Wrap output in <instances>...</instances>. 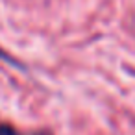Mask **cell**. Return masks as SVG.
<instances>
[{
    "label": "cell",
    "mask_w": 135,
    "mask_h": 135,
    "mask_svg": "<svg viewBox=\"0 0 135 135\" xmlns=\"http://www.w3.org/2000/svg\"><path fill=\"white\" fill-rule=\"evenodd\" d=\"M0 59H2V61H6V63H9V65H13V67H21L22 69V63L17 59V57H13L11 54H8L2 46H0Z\"/></svg>",
    "instance_id": "7a4b0ae2"
},
{
    "label": "cell",
    "mask_w": 135,
    "mask_h": 135,
    "mask_svg": "<svg viewBox=\"0 0 135 135\" xmlns=\"http://www.w3.org/2000/svg\"><path fill=\"white\" fill-rule=\"evenodd\" d=\"M0 135H52L48 129H41V131H30V133H26V131H21V129H17L15 126H11V124H6V122H0Z\"/></svg>",
    "instance_id": "6da1fadb"
}]
</instances>
